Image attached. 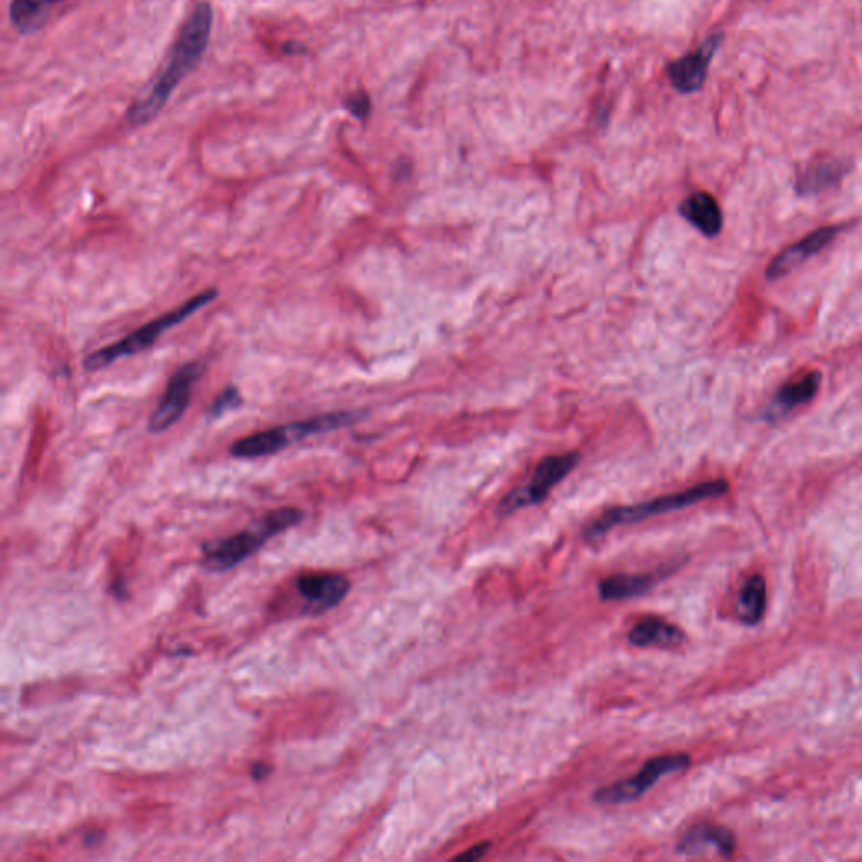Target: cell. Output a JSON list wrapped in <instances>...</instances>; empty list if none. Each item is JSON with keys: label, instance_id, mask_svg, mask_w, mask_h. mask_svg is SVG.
<instances>
[{"label": "cell", "instance_id": "1", "mask_svg": "<svg viewBox=\"0 0 862 862\" xmlns=\"http://www.w3.org/2000/svg\"><path fill=\"white\" fill-rule=\"evenodd\" d=\"M211 29L213 9L209 2H199L192 9L191 16L182 24L174 48L165 61L164 70L160 71L144 96H140L128 110V122L132 125H145L159 115L177 86L181 85V81L203 58L211 38Z\"/></svg>", "mask_w": 862, "mask_h": 862}, {"label": "cell", "instance_id": "2", "mask_svg": "<svg viewBox=\"0 0 862 862\" xmlns=\"http://www.w3.org/2000/svg\"><path fill=\"white\" fill-rule=\"evenodd\" d=\"M302 521H304V511H300L297 507H280L268 512L238 534L203 544L201 565L204 570L213 571V573L231 570L250 558L251 554H255L258 549L263 548L270 539L290 527L297 526Z\"/></svg>", "mask_w": 862, "mask_h": 862}, {"label": "cell", "instance_id": "3", "mask_svg": "<svg viewBox=\"0 0 862 862\" xmlns=\"http://www.w3.org/2000/svg\"><path fill=\"white\" fill-rule=\"evenodd\" d=\"M726 492H728V482L711 480V482L694 485L691 489L682 490L676 494L662 495V497H657V499H652L649 502H640L635 506L613 507L598 517L595 522H591L585 531V538L598 539L615 527L645 521L649 517L660 516L666 512L679 511V509L694 506V504L711 499V497H719Z\"/></svg>", "mask_w": 862, "mask_h": 862}, {"label": "cell", "instance_id": "4", "mask_svg": "<svg viewBox=\"0 0 862 862\" xmlns=\"http://www.w3.org/2000/svg\"><path fill=\"white\" fill-rule=\"evenodd\" d=\"M216 297H218V290H214V288H209L206 292L199 293L196 297H192L191 300L184 302L181 307H177V309L171 310L167 314L160 315L159 319L152 320L149 324L142 325L140 329L135 330L132 334H128L127 337H123L120 341L113 342L110 346L91 352L90 356L86 357L83 366H85L88 373H95V371H100V369L107 368V366H112L113 362H117L122 357L134 356V354H139V352L149 349V347L154 346V342L164 334L165 330H169L174 325L181 324L184 320L189 319L194 312L211 304Z\"/></svg>", "mask_w": 862, "mask_h": 862}, {"label": "cell", "instance_id": "5", "mask_svg": "<svg viewBox=\"0 0 862 862\" xmlns=\"http://www.w3.org/2000/svg\"><path fill=\"white\" fill-rule=\"evenodd\" d=\"M691 765V758L684 753L676 755H664L647 761L642 770L632 778L620 780L607 787L598 788L593 799L596 804L622 805L630 804L640 799L645 792H649L660 778L671 775V773L682 772Z\"/></svg>", "mask_w": 862, "mask_h": 862}, {"label": "cell", "instance_id": "6", "mask_svg": "<svg viewBox=\"0 0 862 862\" xmlns=\"http://www.w3.org/2000/svg\"><path fill=\"white\" fill-rule=\"evenodd\" d=\"M580 453L570 452L563 455H551L539 463L534 470L533 480L524 487L512 490L499 504V514L509 516L524 507L536 506L548 497L549 492L570 474L580 462Z\"/></svg>", "mask_w": 862, "mask_h": 862}, {"label": "cell", "instance_id": "7", "mask_svg": "<svg viewBox=\"0 0 862 862\" xmlns=\"http://www.w3.org/2000/svg\"><path fill=\"white\" fill-rule=\"evenodd\" d=\"M349 590L351 581L334 571H304L295 578V591L304 602L300 615H324L336 608Z\"/></svg>", "mask_w": 862, "mask_h": 862}, {"label": "cell", "instance_id": "8", "mask_svg": "<svg viewBox=\"0 0 862 862\" xmlns=\"http://www.w3.org/2000/svg\"><path fill=\"white\" fill-rule=\"evenodd\" d=\"M201 374H203V366L199 362H187L181 369H177V373L167 384L159 405L150 416V433L155 435L162 433L181 420L191 401L192 389L196 386L197 379L201 378Z\"/></svg>", "mask_w": 862, "mask_h": 862}, {"label": "cell", "instance_id": "9", "mask_svg": "<svg viewBox=\"0 0 862 862\" xmlns=\"http://www.w3.org/2000/svg\"><path fill=\"white\" fill-rule=\"evenodd\" d=\"M723 38V32L713 34L696 51L672 61L667 66L669 80L679 93L691 95V93H696L703 88L706 76H708L709 64L723 43Z\"/></svg>", "mask_w": 862, "mask_h": 862}, {"label": "cell", "instance_id": "10", "mask_svg": "<svg viewBox=\"0 0 862 862\" xmlns=\"http://www.w3.org/2000/svg\"><path fill=\"white\" fill-rule=\"evenodd\" d=\"M841 231L842 226H825V228L817 229L814 233L805 236L799 243L788 246L770 263V267L767 268V278L775 280V278L793 272L804 261L824 250L825 246L829 245L832 240H836V236Z\"/></svg>", "mask_w": 862, "mask_h": 862}, {"label": "cell", "instance_id": "11", "mask_svg": "<svg viewBox=\"0 0 862 862\" xmlns=\"http://www.w3.org/2000/svg\"><path fill=\"white\" fill-rule=\"evenodd\" d=\"M681 214L706 236L718 235L723 228V213L718 201L708 192H694L681 204Z\"/></svg>", "mask_w": 862, "mask_h": 862}, {"label": "cell", "instance_id": "12", "mask_svg": "<svg viewBox=\"0 0 862 862\" xmlns=\"http://www.w3.org/2000/svg\"><path fill=\"white\" fill-rule=\"evenodd\" d=\"M684 640V632L681 628L672 625V623L662 620V618H645L642 622L637 623L630 634H628V642L635 647H676Z\"/></svg>", "mask_w": 862, "mask_h": 862}, {"label": "cell", "instance_id": "13", "mask_svg": "<svg viewBox=\"0 0 862 862\" xmlns=\"http://www.w3.org/2000/svg\"><path fill=\"white\" fill-rule=\"evenodd\" d=\"M706 846H713L719 854L728 857L735 851V837L718 825L699 824L682 837V841L677 844V851L696 854Z\"/></svg>", "mask_w": 862, "mask_h": 862}, {"label": "cell", "instance_id": "14", "mask_svg": "<svg viewBox=\"0 0 862 862\" xmlns=\"http://www.w3.org/2000/svg\"><path fill=\"white\" fill-rule=\"evenodd\" d=\"M820 381H822L820 373L812 371V373L805 374L804 378L785 384L775 396V403H773L770 413L782 416L797 406L809 403L819 391Z\"/></svg>", "mask_w": 862, "mask_h": 862}, {"label": "cell", "instance_id": "15", "mask_svg": "<svg viewBox=\"0 0 862 862\" xmlns=\"http://www.w3.org/2000/svg\"><path fill=\"white\" fill-rule=\"evenodd\" d=\"M655 585V576L649 575H613L600 581L598 593L602 600H628L635 596L645 595Z\"/></svg>", "mask_w": 862, "mask_h": 862}, {"label": "cell", "instance_id": "16", "mask_svg": "<svg viewBox=\"0 0 862 862\" xmlns=\"http://www.w3.org/2000/svg\"><path fill=\"white\" fill-rule=\"evenodd\" d=\"M767 608V585L761 576H751L745 581L736 602L738 617L745 623L760 622Z\"/></svg>", "mask_w": 862, "mask_h": 862}, {"label": "cell", "instance_id": "17", "mask_svg": "<svg viewBox=\"0 0 862 862\" xmlns=\"http://www.w3.org/2000/svg\"><path fill=\"white\" fill-rule=\"evenodd\" d=\"M846 165L839 160H824L819 164L812 165L807 169L804 176L800 177L797 191L800 194H817L834 186L841 177L846 174Z\"/></svg>", "mask_w": 862, "mask_h": 862}, {"label": "cell", "instance_id": "18", "mask_svg": "<svg viewBox=\"0 0 862 862\" xmlns=\"http://www.w3.org/2000/svg\"><path fill=\"white\" fill-rule=\"evenodd\" d=\"M64 0H12L11 21L21 32H31L41 26L49 9Z\"/></svg>", "mask_w": 862, "mask_h": 862}, {"label": "cell", "instance_id": "19", "mask_svg": "<svg viewBox=\"0 0 862 862\" xmlns=\"http://www.w3.org/2000/svg\"><path fill=\"white\" fill-rule=\"evenodd\" d=\"M238 406H241L240 391L233 388V386H229L214 400L213 405L209 408V416L211 418H219V416H223L228 411L236 410Z\"/></svg>", "mask_w": 862, "mask_h": 862}, {"label": "cell", "instance_id": "20", "mask_svg": "<svg viewBox=\"0 0 862 862\" xmlns=\"http://www.w3.org/2000/svg\"><path fill=\"white\" fill-rule=\"evenodd\" d=\"M346 108L354 117L366 120L369 112H371V100H369V96L366 93H362L361 91V93H356V95L347 98Z\"/></svg>", "mask_w": 862, "mask_h": 862}, {"label": "cell", "instance_id": "21", "mask_svg": "<svg viewBox=\"0 0 862 862\" xmlns=\"http://www.w3.org/2000/svg\"><path fill=\"white\" fill-rule=\"evenodd\" d=\"M489 847V842H484V844H479V846H474L469 851L463 852V854L455 857V859L457 861H477L480 857L485 856V852L489 851Z\"/></svg>", "mask_w": 862, "mask_h": 862}, {"label": "cell", "instance_id": "22", "mask_svg": "<svg viewBox=\"0 0 862 862\" xmlns=\"http://www.w3.org/2000/svg\"><path fill=\"white\" fill-rule=\"evenodd\" d=\"M272 773V767L268 765V763H263V761H258V763H253L251 765V778L255 780V782H261V780H265Z\"/></svg>", "mask_w": 862, "mask_h": 862}]
</instances>
